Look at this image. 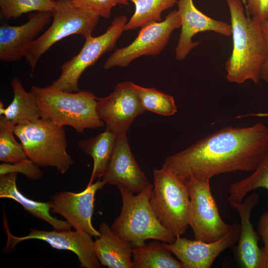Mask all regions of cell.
<instances>
[{
    "mask_svg": "<svg viewBox=\"0 0 268 268\" xmlns=\"http://www.w3.org/2000/svg\"><path fill=\"white\" fill-rule=\"evenodd\" d=\"M258 231L264 243L263 249L268 256V210L263 212L259 219Z\"/></svg>",
    "mask_w": 268,
    "mask_h": 268,
    "instance_id": "32",
    "label": "cell"
},
{
    "mask_svg": "<svg viewBox=\"0 0 268 268\" xmlns=\"http://www.w3.org/2000/svg\"><path fill=\"white\" fill-rule=\"evenodd\" d=\"M268 147V128L262 123L223 127L167 157L163 167L186 182L208 180L237 171L253 172Z\"/></svg>",
    "mask_w": 268,
    "mask_h": 268,
    "instance_id": "1",
    "label": "cell"
},
{
    "mask_svg": "<svg viewBox=\"0 0 268 268\" xmlns=\"http://www.w3.org/2000/svg\"><path fill=\"white\" fill-rule=\"evenodd\" d=\"M51 11H39L29 15L28 21L17 26L0 27V59L17 62L25 55L37 34L51 21Z\"/></svg>",
    "mask_w": 268,
    "mask_h": 268,
    "instance_id": "17",
    "label": "cell"
},
{
    "mask_svg": "<svg viewBox=\"0 0 268 268\" xmlns=\"http://www.w3.org/2000/svg\"><path fill=\"white\" fill-rule=\"evenodd\" d=\"M240 229V224L235 221L229 232L214 242L192 240L180 236L172 243H163L184 268H209L218 256L238 242Z\"/></svg>",
    "mask_w": 268,
    "mask_h": 268,
    "instance_id": "14",
    "label": "cell"
},
{
    "mask_svg": "<svg viewBox=\"0 0 268 268\" xmlns=\"http://www.w3.org/2000/svg\"><path fill=\"white\" fill-rule=\"evenodd\" d=\"M5 109V108L4 107V105L2 102L0 101V116L3 115L4 113Z\"/></svg>",
    "mask_w": 268,
    "mask_h": 268,
    "instance_id": "34",
    "label": "cell"
},
{
    "mask_svg": "<svg viewBox=\"0 0 268 268\" xmlns=\"http://www.w3.org/2000/svg\"><path fill=\"white\" fill-rule=\"evenodd\" d=\"M54 0H0V13L6 19H16L32 11H51Z\"/></svg>",
    "mask_w": 268,
    "mask_h": 268,
    "instance_id": "28",
    "label": "cell"
},
{
    "mask_svg": "<svg viewBox=\"0 0 268 268\" xmlns=\"http://www.w3.org/2000/svg\"><path fill=\"white\" fill-rule=\"evenodd\" d=\"M149 204L160 223L176 238L189 226L190 200L186 183L162 166L153 172Z\"/></svg>",
    "mask_w": 268,
    "mask_h": 268,
    "instance_id": "6",
    "label": "cell"
},
{
    "mask_svg": "<svg viewBox=\"0 0 268 268\" xmlns=\"http://www.w3.org/2000/svg\"><path fill=\"white\" fill-rule=\"evenodd\" d=\"M118 136L109 130H106L95 136L78 142L77 145L93 160V169L87 185L100 179L105 174L112 157Z\"/></svg>",
    "mask_w": 268,
    "mask_h": 268,
    "instance_id": "21",
    "label": "cell"
},
{
    "mask_svg": "<svg viewBox=\"0 0 268 268\" xmlns=\"http://www.w3.org/2000/svg\"><path fill=\"white\" fill-rule=\"evenodd\" d=\"M135 5V11L124 26V30L142 28L149 24L161 21L162 12L172 7L177 0H128Z\"/></svg>",
    "mask_w": 268,
    "mask_h": 268,
    "instance_id": "24",
    "label": "cell"
},
{
    "mask_svg": "<svg viewBox=\"0 0 268 268\" xmlns=\"http://www.w3.org/2000/svg\"><path fill=\"white\" fill-rule=\"evenodd\" d=\"M28 159L40 167L55 168L65 174L74 161L67 152L64 127L39 118L13 127Z\"/></svg>",
    "mask_w": 268,
    "mask_h": 268,
    "instance_id": "5",
    "label": "cell"
},
{
    "mask_svg": "<svg viewBox=\"0 0 268 268\" xmlns=\"http://www.w3.org/2000/svg\"><path fill=\"white\" fill-rule=\"evenodd\" d=\"M242 1V2H243V4L244 5V6H245V4H246V2H245V0H241Z\"/></svg>",
    "mask_w": 268,
    "mask_h": 268,
    "instance_id": "36",
    "label": "cell"
},
{
    "mask_svg": "<svg viewBox=\"0 0 268 268\" xmlns=\"http://www.w3.org/2000/svg\"><path fill=\"white\" fill-rule=\"evenodd\" d=\"M30 91L36 98L40 118L60 127H71L79 133L105 124L97 115V97L89 91L69 92L49 85L33 86Z\"/></svg>",
    "mask_w": 268,
    "mask_h": 268,
    "instance_id": "3",
    "label": "cell"
},
{
    "mask_svg": "<svg viewBox=\"0 0 268 268\" xmlns=\"http://www.w3.org/2000/svg\"><path fill=\"white\" fill-rule=\"evenodd\" d=\"M178 11L181 18V33L175 48V57L178 61L185 59L199 42H194L193 37L199 32L212 31L224 36L232 35L231 25L207 16L195 6L193 0H178Z\"/></svg>",
    "mask_w": 268,
    "mask_h": 268,
    "instance_id": "15",
    "label": "cell"
},
{
    "mask_svg": "<svg viewBox=\"0 0 268 268\" xmlns=\"http://www.w3.org/2000/svg\"><path fill=\"white\" fill-rule=\"evenodd\" d=\"M13 97L5 108L3 116L13 127L40 118L39 108L33 94L26 91L21 82L14 77L11 80Z\"/></svg>",
    "mask_w": 268,
    "mask_h": 268,
    "instance_id": "22",
    "label": "cell"
},
{
    "mask_svg": "<svg viewBox=\"0 0 268 268\" xmlns=\"http://www.w3.org/2000/svg\"><path fill=\"white\" fill-rule=\"evenodd\" d=\"M78 8L92 14L108 18L113 7L117 4H128V0H72Z\"/></svg>",
    "mask_w": 268,
    "mask_h": 268,
    "instance_id": "29",
    "label": "cell"
},
{
    "mask_svg": "<svg viewBox=\"0 0 268 268\" xmlns=\"http://www.w3.org/2000/svg\"><path fill=\"white\" fill-rule=\"evenodd\" d=\"M17 173L0 176V198L13 200L31 215L50 224L57 231H69L71 226L67 221L53 216L48 202L33 201L24 196L16 185Z\"/></svg>",
    "mask_w": 268,
    "mask_h": 268,
    "instance_id": "20",
    "label": "cell"
},
{
    "mask_svg": "<svg viewBox=\"0 0 268 268\" xmlns=\"http://www.w3.org/2000/svg\"><path fill=\"white\" fill-rule=\"evenodd\" d=\"M225 0L230 16L233 40L232 53L225 64L226 79L237 84L248 80L258 83L267 55L261 21L245 14L241 0Z\"/></svg>",
    "mask_w": 268,
    "mask_h": 268,
    "instance_id": "2",
    "label": "cell"
},
{
    "mask_svg": "<svg viewBox=\"0 0 268 268\" xmlns=\"http://www.w3.org/2000/svg\"><path fill=\"white\" fill-rule=\"evenodd\" d=\"M264 188L268 191V147L266 153L253 173L232 184L229 190V202H240L251 191Z\"/></svg>",
    "mask_w": 268,
    "mask_h": 268,
    "instance_id": "26",
    "label": "cell"
},
{
    "mask_svg": "<svg viewBox=\"0 0 268 268\" xmlns=\"http://www.w3.org/2000/svg\"><path fill=\"white\" fill-rule=\"evenodd\" d=\"M164 245L155 240L132 250L134 268H184Z\"/></svg>",
    "mask_w": 268,
    "mask_h": 268,
    "instance_id": "23",
    "label": "cell"
},
{
    "mask_svg": "<svg viewBox=\"0 0 268 268\" xmlns=\"http://www.w3.org/2000/svg\"><path fill=\"white\" fill-rule=\"evenodd\" d=\"M153 185L134 195L125 189H119L122 200L120 214L111 228L133 248L145 244L148 239L172 243L176 237L159 221L149 204Z\"/></svg>",
    "mask_w": 268,
    "mask_h": 268,
    "instance_id": "4",
    "label": "cell"
},
{
    "mask_svg": "<svg viewBox=\"0 0 268 268\" xmlns=\"http://www.w3.org/2000/svg\"><path fill=\"white\" fill-rule=\"evenodd\" d=\"M259 194L254 192L244 201L229 202L240 218V229L237 254L241 266L245 268H266L268 256L259 247L260 237L255 231L251 221V212L259 202Z\"/></svg>",
    "mask_w": 268,
    "mask_h": 268,
    "instance_id": "18",
    "label": "cell"
},
{
    "mask_svg": "<svg viewBox=\"0 0 268 268\" xmlns=\"http://www.w3.org/2000/svg\"><path fill=\"white\" fill-rule=\"evenodd\" d=\"M127 22L126 16L117 17L103 34L97 37L91 35L85 38L80 52L62 65L60 76L51 85L66 92L79 91L78 81L83 72L103 55L114 48Z\"/></svg>",
    "mask_w": 268,
    "mask_h": 268,
    "instance_id": "8",
    "label": "cell"
},
{
    "mask_svg": "<svg viewBox=\"0 0 268 268\" xmlns=\"http://www.w3.org/2000/svg\"><path fill=\"white\" fill-rule=\"evenodd\" d=\"M132 87L144 110L155 114L170 116L177 111L174 97L156 89L146 88L132 82Z\"/></svg>",
    "mask_w": 268,
    "mask_h": 268,
    "instance_id": "25",
    "label": "cell"
},
{
    "mask_svg": "<svg viewBox=\"0 0 268 268\" xmlns=\"http://www.w3.org/2000/svg\"><path fill=\"white\" fill-rule=\"evenodd\" d=\"M50 27L30 45L24 58L33 71L39 59L53 45L69 36L84 39L91 35L99 16L75 6L72 0H58L52 11Z\"/></svg>",
    "mask_w": 268,
    "mask_h": 268,
    "instance_id": "7",
    "label": "cell"
},
{
    "mask_svg": "<svg viewBox=\"0 0 268 268\" xmlns=\"http://www.w3.org/2000/svg\"><path fill=\"white\" fill-rule=\"evenodd\" d=\"M266 268H268V258L267 260L266 264Z\"/></svg>",
    "mask_w": 268,
    "mask_h": 268,
    "instance_id": "35",
    "label": "cell"
},
{
    "mask_svg": "<svg viewBox=\"0 0 268 268\" xmlns=\"http://www.w3.org/2000/svg\"><path fill=\"white\" fill-rule=\"evenodd\" d=\"M13 126L3 116L0 117V161L14 164L28 159L20 142L15 138Z\"/></svg>",
    "mask_w": 268,
    "mask_h": 268,
    "instance_id": "27",
    "label": "cell"
},
{
    "mask_svg": "<svg viewBox=\"0 0 268 268\" xmlns=\"http://www.w3.org/2000/svg\"><path fill=\"white\" fill-rule=\"evenodd\" d=\"M12 173H21L30 180L41 179L43 175L40 167L28 158L14 164L0 165V176Z\"/></svg>",
    "mask_w": 268,
    "mask_h": 268,
    "instance_id": "30",
    "label": "cell"
},
{
    "mask_svg": "<svg viewBox=\"0 0 268 268\" xmlns=\"http://www.w3.org/2000/svg\"><path fill=\"white\" fill-rule=\"evenodd\" d=\"M185 183L190 200L189 225L195 240L212 242L224 237L232 224L226 223L220 217L211 192L210 180L191 179Z\"/></svg>",
    "mask_w": 268,
    "mask_h": 268,
    "instance_id": "9",
    "label": "cell"
},
{
    "mask_svg": "<svg viewBox=\"0 0 268 268\" xmlns=\"http://www.w3.org/2000/svg\"><path fill=\"white\" fill-rule=\"evenodd\" d=\"M98 231L100 236L94 242V251L101 265L109 268H134L131 244L105 222L101 223Z\"/></svg>",
    "mask_w": 268,
    "mask_h": 268,
    "instance_id": "19",
    "label": "cell"
},
{
    "mask_svg": "<svg viewBox=\"0 0 268 268\" xmlns=\"http://www.w3.org/2000/svg\"><path fill=\"white\" fill-rule=\"evenodd\" d=\"M262 29L266 42L267 55V57L261 68V79L268 83V20L261 22Z\"/></svg>",
    "mask_w": 268,
    "mask_h": 268,
    "instance_id": "33",
    "label": "cell"
},
{
    "mask_svg": "<svg viewBox=\"0 0 268 268\" xmlns=\"http://www.w3.org/2000/svg\"><path fill=\"white\" fill-rule=\"evenodd\" d=\"M104 186L99 179L78 193L63 191L55 194L48 201L51 211L62 215L75 230L85 232L97 238L100 233L93 226L91 218L95 194Z\"/></svg>",
    "mask_w": 268,
    "mask_h": 268,
    "instance_id": "13",
    "label": "cell"
},
{
    "mask_svg": "<svg viewBox=\"0 0 268 268\" xmlns=\"http://www.w3.org/2000/svg\"><path fill=\"white\" fill-rule=\"evenodd\" d=\"M4 231L7 237L5 252L14 249L19 243L27 240L37 239L48 243L52 248L73 252L83 268H99L101 265L94 251V241L89 234L80 231H45L30 229L26 236L17 237L10 231L6 219L3 217Z\"/></svg>",
    "mask_w": 268,
    "mask_h": 268,
    "instance_id": "11",
    "label": "cell"
},
{
    "mask_svg": "<svg viewBox=\"0 0 268 268\" xmlns=\"http://www.w3.org/2000/svg\"><path fill=\"white\" fill-rule=\"evenodd\" d=\"M245 8L248 15L262 22L268 20V0H245Z\"/></svg>",
    "mask_w": 268,
    "mask_h": 268,
    "instance_id": "31",
    "label": "cell"
},
{
    "mask_svg": "<svg viewBox=\"0 0 268 268\" xmlns=\"http://www.w3.org/2000/svg\"><path fill=\"white\" fill-rule=\"evenodd\" d=\"M181 18L178 10L170 12L160 22L142 28L138 36L128 46L117 49L105 61L104 68L127 67L142 56L159 54L167 44L172 32L180 28Z\"/></svg>",
    "mask_w": 268,
    "mask_h": 268,
    "instance_id": "10",
    "label": "cell"
},
{
    "mask_svg": "<svg viewBox=\"0 0 268 268\" xmlns=\"http://www.w3.org/2000/svg\"><path fill=\"white\" fill-rule=\"evenodd\" d=\"M131 81L119 83L106 97L97 98L98 117L118 136L126 134L135 118L144 112Z\"/></svg>",
    "mask_w": 268,
    "mask_h": 268,
    "instance_id": "12",
    "label": "cell"
},
{
    "mask_svg": "<svg viewBox=\"0 0 268 268\" xmlns=\"http://www.w3.org/2000/svg\"><path fill=\"white\" fill-rule=\"evenodd\" d=\"M102 181L105 185H116L119 189L133 194L143 191L151 184L137 163L126 134L118 136L112 157Z\"/></svg>",
    "mask_w": 268,
    "mask_h": 268,
    "instance_id": "16",
    "label": "cell"
}]
</instances>
